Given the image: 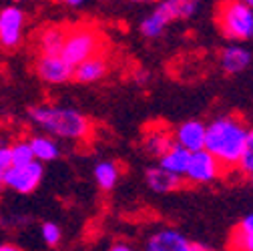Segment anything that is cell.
<instances>
[{
  "label": "cell",
  "instance_id": "cell-5",
  "mask_svg": "<svg viewBox=\"0 0 253 251\" xmlns=\"http://www.w3.org/2000/svg\"><path fill=\"white\" fill-rule=\"evenodd\" d=\"M223 173H225L223 167H221L213 157L203 149V151L191 153L189 163H187V169H185V175H183V181H189L193 185H207V183L217 181Z\"/></svg>",
  "mask_w": 253,
  "mask_h": 251
},
{
  "label": "cell",
  "instance_id": "cell-13",
  "mask_svg": "<svg viewBox=\"0 0 253 251\" xmlns=\"http://www.w3.org/2000/svg\"><path fill=\"white\" fill-rule=\"evenodd\" d=\"M219 65L223 69V73L227 75H237L243 73L249 65H251V52L239 44H231L221 50L219 56Z\"/></svg>",
  "mask_w": 253,
  "mask_h": 251
},
{
  "label": "cell",
  "instance_id": "cell-31",
  "mask_svg": "<svg viewBox=\"0 0 253 251\" xmlns=\"http://www.w3.org/2000/svg\"><path fill=\"white\" fill-rule=\"evenodd\" d=\"M245 4H247L251 10H253V0H245Z\"/></svg>",
  "mask_w": 253,
  "mask_h": 251
},
{
  "label": "cell",
  "instance_id": "cell-12",
  "mask_svg": "<svg viewBox=\"0 0 253 251\" xmlns=\"http://www.w3.org/2000/svg\"><path fill=\"white\" fill-rule=\"evenodd\" d=\"M107 71H109V62H107V56L105 54H97L92 56L81 65H77L73 69V79L77 83H83V84H90V83H97L101 79L107 77Z\"/></svg>",
  "mask_w": 253,
  "mask_h": 251
},
{
  "label": "cell",
  "instance_id": "cell-21",
  "mask_svg": "<svg viewBox=\"0 0 253 251\" xmlns=\"http://www.w3.org/2000/svg\"><path fill=\"white\" fill-rule=\"evenodd\" d=\"M167 18L159 12V10H153L151 14H147L141 24H139V33L145 37V39H159L163 33H165V28H167Z\"/></svg>",
  "mask_w": 253,
  "mask_h": 251
},
{
  "label": "cell",
  "instance_id": "cell-25",
  "mask_svg": "<svg viewBox=\"0 0 253 251\" xmlns=\"http://www.w3.org/2000/svg\"><path fill=\"white\" fill-rule=\"evenodd\" d=\"M10 167H12V163H10L8 147H0V193H2V189H4L2 179H4V175H6V171H8Z\"/></svg>",
  "mask_w": 253,
  "mask_h": 251
},
{
  "label": "cell",
  "instance_id": "cell-9",
  "mask_svg": "<svg viewBox=\"0 0 253 251\" xmlns=\"http://www.w3.org/2000/svg\"><path fill=\"white\" fill-rule=\"evenodd\" d=\"M145 251H193V243L173 227H161L149 235Z\"/></svg>",
  "mask_w": 253,
  "mask_h": 251
},
{
  "label": "cell",
  "instance_id": "cell-29",
  "mask_svg": "<svg viewBox=\"0 0 253 251\" xmlns=\"http://www.w3.org/2000/svg\"><path fill=\"white\" fill-rule=\"evenodd\" d=\"M193 251H217L213 247H207V245H199V243H193Z\"/></svg>",
  "mask_w": 253,
  "mask_h": 251
},
{
  "label": "cell",
  "instance_id": "cell-3",
  "mask_svg": "<svg viewBox=\"0 0 253 251\" xmlns=\"http://www.w3.org/2000/svg\"><path fill=\"white\" fill-rule=\"evenodd\" d=\"M217 26L227 41L239 42L253 39V10L245 0H231L217 6Z\"/></svg>",
  "mask_w": 253,
  "mask_h": 251
},
{
  "label": "cell",
  "instance_id": "cell-10",
  "mask_svg": "<svg viewBox=\"0 0 253 251\" xmlns=\"http://www.w3.org/2000/svg\"><path fill=\"white\" fill-rule=\"evenodd\" d=\"M205 133H207V125L199 119H191L179 125L173 135V141L175 145H179L189 153H197L205 149Z\"/></svg>",
  "mask_w": 253,
  "mask_h": 251
},
{
  "label": "cell",
  "instance_id": "cell-6",
  "mask_svg": "<svg viewBox=\"0 0 253 251\" xmlns=\"http://www.w3.org/2000/svg\"><path fill=\"white\" fill-rule=\"evenodd\" d=\"M42 177H44V167L35 161L24 167H10L6 171L2 183H4V189H10L20 195H28V193L37 191Z\"/></svg>",
  "mask_w": 253,
  "mask_h": 251
},
{
  "label": "cell",
  "instance_id": "cell-19",
  "mask_svg": "<svg viewBox=\"0 0 253 251\" xmlns=\"http://www.w3.org/2000/svg\"><path fill=\"white\" fill-rule=\"evenodd\" d=\"M143 145H145L147 153H151L153 157H163L175 145V141H173V135L169 131H165L161 127H155L145 135Z\"/></svg>",
  "mask_w": 253,
  "mask_h": 251
},
{
  "label": "cell",
  "instance_id": "cell-8",
  "mask_svg": "<svg viewBox=\"0 0 253 251\" xmlns=\"http://www.w3.org/2000/svg\"><path fill=\"white\" fill-rule=\"evenodd\" d=\"M37 77L48 84H62L73 79V67L62 56H37Z\"/></svg>",
  "mask_w": 253,
  "mask_h": 251
},
{
  "label": "cell",
  "instance_id": "cell-7",
  "mask_svg": "<svg viewBox=\"0 0 253 251\" xmlns=\"http://www.w3.org/2000/svg\"><path fill=\"white\" fill-rule=\"evenodd\" d=\"M24 10L18 6L0 8V46L6 50H14L22 42L24 35Z\"/></svg>",
  "mask_w": 253,
  "mask_h": 251
},
{
  "label": "cell",
  "instance_id": "cell-17",
  "mask_svg": "<svg viewBox=\"0 0 253 251\" xmlns=\"http://www.w3.org/2000/svg\"><path fill=\"white\" fill-rule=\"evenodd\" d=\"M189 157H191V153H189V151L181 149L179 145H173L163 157H159V165H157V167H161L163 171L183 179L187 163H189Z\"/></svg>",
  "mask_w": 253,
  "mask_h": 251
},
{
  "label": "cell",
  "instance_id": "cell-24",
  "mask_svg": "<svg viewBox=\"0 0 253 251\" xmlns=\"http://www.w3.org/2000/svg\"><path fill=\"white\" fill-rule=\"evenodd\" d=\"M41 237L48 247H56L62 241V229L54 221H44L41 225Z\"/></svg>",
  "mask_w": 253,
  "mask_h": 251
},
{
  "label": "cell",
  "instance_id": "cell-32",
  "mask_svg": "<svg viewBox=\"0 0 253 251\" xmlns=\"http://www.w3.org/2000/svg\"><path fill=\"white\" fill-rule=\"evenodd\" d=\"M251 183H253V177H251Z\"/></svg>",
  "mask_w": 253,
  "mask_h": 251
},
{
  "label": "cell",
  "instance_id": "cell-28",
  "mask_svg": "<svg viewBox=\"0 0 253 251\" xmlns=\"http://www.w3.org/2000/svg\"><path fill=\"white\" fill-rule=\"evenodd\" d=\"M0 251H22V249L12 243H0Z\"/></svg>",
  "mask_w": 253,
  "mask_h": 251
},
{
  "label": "cell",
  "instance_id": "cell-20",
  "mask_svg": "<svg viewBox=\"0 0 253 251\" xmlns=\"http://www.w3.org/2000/svg\"><path fill=\"white\" fill-rule=\"evenodd\" d=\"M119 177H121V169L115 161H101L94 167V181H97V185L103 191L115 189Z\"/></svg>",
  "mask_w": 253,
  "mask_h": 251
},
{
  "label": "cell",
  "instance_id": "cell-27",
  "mask_svg": "<svg viewBox=\"0 0 253 251\" xmlns=\"http://www.w3.org/2000/svg\"><path fill=\"white\" fill-rule=\"evenodd\" d=\"M109 251H135L129 243H123V241H119V243H115V245H111L109 247Z\"/></svg>",
  "mask_w": 253,
  "mask_h": 251
},
{
  "label": "cell",
  "instance_id": "cell-15",
  "mask_svg": "<svg viewBox=\"0 0 253 251\" xmlns=\"http://www.w3.org/2000/svg\"><path fill=\"white\" fill-rule=\"evenodd\" d=\"M199 8L197 0H163L157 4L155 10H159L167 22L171 20H183V18H191Z\"/></svg>",
  "mask_w": 253,
  "mask_h": 251
},
{
  "label": "cell",
  "instance_id": "cell-23",
  "mask_svg": "<svg viewBox=\"0 0 253 251\" xmlns=\"http://www.w3.org/2000/svg\"><path fill=\"white\" fill-rule=\"evenodd\" d=\"M237 171L245 177H253V125L247 131V137H245V145H243V153H241V159H239V165H237Z\"/></svg>",
  "mask_w": 253,
  "mask_h": 251
},
{
  "label": "cell",
  "instance_id": "cell-14",
  "mask_svg": "<svg viewBox=\"0 0 253 251\" xmlns=\"http://www.w3.org/2000/svg\"><path fill=\"white\" fill-rule=\"evenodd\" d=\"M229 251H253V213L239 221L227 239Z\"/></svg>",
  "mask_w": 253,
  "mask_h": 251
},
{
  "label": "cell",
  "instance_id": "cell-26",
  "mask_svg": "<svg viewBox=\"0 0 253 251\" xmlns=\"http://www.w3.org/2000/svg\"><path fill=\"white\" fill-rule=\"evenodd\" d=\"M149 79H151V75H149V71H145V69L135 73V81H137L139 84H147V83H149Z\"/></svg>",
  "mask_w": 253,
  "mask_h": 251
},
{
  "label": "cell",
  "instance_id": "cell-16",
  "mask_svg": "<svg viewBox=\"0 0 253 251\" xmlns=\"http://www.w3.org/2000/svg\"><path fill=\"white\" fill-rule=\"evenodd\" d=\"M145 181H147V185H149V189L155 191V193H173V191L179 189L181 183H183V179H179V177H175V175L163 171L161 167H151V169H147Z\"/></svg>",
  "mask_w": 253,
  "mask_h": 251
},
{
  "label": "cell",
  "instance_id": "cell-1",
  "mask_svg": "<svg viewBox=\"0 0 253 251\" xmlns=\"http://www.w3.org/2000/svg\"><path fill=\"white\" fill-rule=\"evenodd\" d=\"M249 125L237 115H221L207 123L205 151L223 167V171H233L239 165Z\"/></svg>",
  "mask_w": 253,
  "mask_h": 251
},
{
  "label": "cell",
  "instance_id": "cell-2",
  "mask_svg": "<svg viewBox=\"0 0 253 251\" xmlns=\"http://www.w3.org/2000/svg\"><path fill=\"white\" fill-rule=\"evenodd\" d=\"M28 119L50 139L84 141L90 137V121L73 107L50 103L35 105L28 111Z\"/></svg>",
  "mask_w": 253,
  "mask_h": 251
},
{
  "label": "cell",
  "instance_id": "cell-30",
  "mask_svg": "<svg viewBox=\"0 0 253 251\" xmlns=\"http://www.w3.org/2000/svg\"><path fill=\"white\" fill-rule=\"evenodd\" d=\"M71 8H83L84 6V2H83V0H69V2H67Z\"/></svg>",
  "mask_w": 253,
  "mask_h": 251
},
{
  "label": "cell",
  "instance_id": "cell-4",
  "mask_svg": "<svg viewBox=\"0 0 253 251\" xmlns=\"http://www.w3.org/2000/svg\"><path fill=\"white\" fill-rule=\"evenodd\" d=\"M103 48H105V41L94 26H75L67 30V41L60 56L75 69L81 62L97 54H103Z\"/></svg>",
  "mask_w": 253,
  "mask_h": 251
},
{
  "label": "cell",
  "instance_id": "cell-18",
  "mask_svg": "<svg viewBox=\"0 0 253 251\" xmlns=\"http://www.w3.org/2000/svg\"><path fill=\"white\" fill-rule=\"evenodd\" d=\"M30 143V151H33V157L37 163H48V161H54L56 157L60 155V149L56 145L54 139L46 137V135H35L28 139Z\"/></svg>",
  "mask_w": 253,
  "mask_h": 251
},
{
  "label": "cell",
  "instance_id": "cell-22",
  "mask_svg": "<svg viewBox=\"0 0 253 251\" xmlns=\"http://www.w3.org/2000/svg\"><path fill=\"white\" fill-rule=\"evenodd\" d=\"M8 153H10V163H12V167H24V165L35 163V157H33V151H30L28 139H18V141H14V143L8 147Z\"/></svg>",
  "mask_w": 253,
  "mask_h": 251
},
{
  "label": "cell",
  "instance_id": "cell-11",
  "mask_svg": "<svg viewBox=\"0 0 253 251\" xmlns=\"http://www.w3.org/2000/svg\"><path fill=\"white\" fill-rule=\"evenodd\" d=\"M65 41H67V28L58 26V24H50V26L41 28L37 33L35 48H37L39 56H60Z\"/></svg>",
  "mask_w": 253,
  "mask_h": 251
}]
</instances>
